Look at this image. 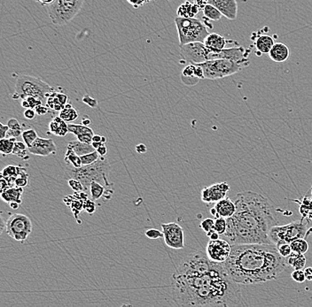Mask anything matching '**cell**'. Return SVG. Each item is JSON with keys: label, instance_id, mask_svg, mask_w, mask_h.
<instances>
[{"label": "cell", "instance_id": "cell-7", "mask_svg": "<svg viewBox=\"0 0 312 307\" xmlns=\"http://www.w3.org/2000/svg\"><path fill=\"white\" fill-rule=\"evenodd\" d=\"M84 3L83 0H54L46 10L54 25L63 26L77 16Z\"/></svg>", "mask_w": 312, "mask_h": 307}, {"label": "cell", "instance_id": "cell-38", "mask_svg": "<svg viewBox=\"0 0 312 307\" xmlns=\"http://www.w3.org/2000/svg\"><path fill=\"white\" fill-rule=\"evenodd\" d=\"M80 159L82 166L84 167V166H90V165H92V164L97 162L100 159V156L96 151V152L89 153V154H86V155L82 156V157H80Z\"/></svg>", "mask_w": 312, "mask_h": 307}, {"label": "cell", "instance_id": "cell-15", "mask_svg": "<svg viewBox=\"0 0 312 307\" xmlns=\"http://www.w3.org/2000/svg\"><path fill=\"white\" fill-rule=\"evenodd\" d=\"M29 152L36 156L48 157L54 155L57 152V146L53 139L51 138H42L38 137L30 148H28Z\"/></svg>", "mask_w": 312, "mask_h": 307}, {"label": "cell", "instance_id": "cell-58", "mask_svg": "<svg viewBox=\"0 0 312 307\" xmlns=\"http://www.w3.org/2000/svg\"><path fill=\"white\" fill-rule=\"evenodd\" d=\"M91 123H92V122H91V119H90V118H88L87 116H85V117L82 119V125L89 127V126L91 125Z\"/></svg>", "mask_w": 312, "mask_h": 307}, {"label": "cell", "instance_id": "cell-61", "mask_svg": "<svg viewBox=\"0 0 312 307\" xmlns=\"http://www.w3.org/2000/svg\"><path fill=\"white\" fill-rule=\"evenodd\" d=\"M21 105H22V107L24 108V109H31V106L29 105V103H28L27 100L26 99H24V100H22V102H21Z\"/></svg>", "mask_w": 312, "mask_h": 307}, {"label": "cell", "instance_id": "cell-6", "mask_svg": "<svg viewBox=\"0 0 312 307\" xmlns=\"http://www.w3.org/2000/svg\"><path fill=\"white\" fill-rule=\"evenodd\" d=\"M175 24L180 46L193 43H204L206 38L210 34L205 23L196 18L177 17Z\"/></svg>", "mask_w": 312, "mask_h": 307}, {"label": "cell", "instance_id": "cell-54", "mask_svg": "<svg viewBox=\"0 0 312 307\" xmlns=\"http://www.w3.org/2000/svg\"><path fill=\"white\" fill-rule=\"evenodd\" d=\"M128 3L131 5V6H133L134 8H141V7H143L144 5L147 4L148 1H134L133 2V1L129 0Z\"/></svg>", "mask_w": 312, "mask_h": 307}, {"label": "cell", "instance_id": "cell-52", "mask_svg": "<svg viewBox=\"0 0 312 307\" xmlns=\"http://www.w3.org/2000/svg\"><path fill=\"white\" fill-rule=\"evenodd\" d=\"M36 115H37V114H36L34 109H27V110H25V112H24V117L26 118L29 121H31V120L35 119Z\"/></svg>", "mask_w": 312, "mask_h": 307}, {"label": "cell", "instance_id": "cell-16", "mask_svg": "<svg viewBox=\"0 0 312 307\" xmlns=\"http://www.w3.org/2000/svg\"><path fill=\"white\" fill-rule=\"evenodd\" d=\"M235 212H236L235 202L232 201L231 198L227 197L216 203L213 208L210 209V213L216 219L223 218L227 220L233 216Z\"/></svg>", "mask_w": 312, "mask_h": 307}, {"label": "cell", "instance_id": "cell-2", "mask_svg": "<svg viewBox=\"0 0 312 307\" xmlns=\"http://www.w3.org/2000/svg\"><path fill=\"white\" fill-rule=\"evenodd\" d=\"M236 212L227 219L225 237L231 244H273L271 228L278 226L274 206L261 194L244 191L237 194Z\"/></svg>", "mask_w": 312, "mask_h": 307}, {"label": "cell", "instance_id": "cell-33", "mask_svg": "<svg viewBox=\"0 0 312 307\" xmlns=\"http://www.w3.org/2000/svg\"><path fill=\"white\" fill-rule=\"evenodd\" d=\"M16 142H17L16 138L0 139V152L2 153V155L7 156L13 154Z\"/></svg>", "mask_w": 312, "mask_h": 307}, {"label": "cell", "instance_id": "cell-63", "mask_svg": "<svg viewBox=\"0 0 312 307\" xmlns=\"http://www.w3.org/2000/svg\"><path fill=\"white\" fill-rule=\"evenodd\" d=\"M103 144H103V143H92V145L93 146V148L95 149L96 151H97L100 146H102Z\"/></svg>", "mask_w": 312, "mask_h": 307}, {"label": "cell", "instance_id": "cell-18", "mask_svg": "<svg viewBox=\"0 0 312 307\" xmlns=\"http://www.w3.org/2000/svg\"><path fill=\"white\" fill-rule=\"evenodd\" d=\"M202 79H204V74L199 65H187L182 71V82L188 86L198 84Z\"/></svg>", "mask_w": 312, "mask_h": 307}, {"label": "cell", "instance_id": "cell-39", "mask_svg": "<svg viewBox=\"0 0 312 307\" xmlns=\"http://www.w3.org/2000/svg\"><path fill=\"white\" fill-rule=\"evenodd\" d=\"M214 230L217 232L218 235H225L227 230V220L225 219H216L215 220V227Z\"/></svg>", "mask_w": 312, "mask_h": 307}, {"label": "cell", "instance_id": "cell-48", "mask_svg": "<svg viewBox=\"0 0 312 307\" xmlns=\"http://www.w3.org/2000/svg\"><path fill=\"white\" fill-rule=\"evenodd\" d=\"M28 103H29V105L31 106V109H34L37 107V106H40V105H43L42 101H40L39 99H36V98H33V97H29L26 99Z\"/></svg>", "mask_w": 312, "mask_h": 307}, {"label": "cell", "instance_id": "cell-17", "mask_svg": "<svg viewBox=\"0 0 312 307\" xmlns=\"http://www.w3.org/2000/svg\"><path fill=\"white\" fill-rule=\"evenodd\" d=\"M208 4L213 6L225 18L234 21L238 16V4L235 0H210Z\"/></svg>", "mask_w": 312, "mask_h": 307}, {"label": "cell", "instance_id": "cell-34", "mask_svg": "<svg viewBox=\"0 0 312 307\" xmlns=\"http://www.w3.org/2000/svg\"><path fill=\"white\" fill-rule=\"evenodd\" d=\"M64 161L67 165H70L71 167H75V168L83 167L82 162H81L80 157L76 155V153L70 149L67 148L64 156Z\"/></svg>", "mask_w": 312, "mask_h": 307}, {"label": "cell", "instance_id": "cell-45", "mask_svg": "<svg viewBox=\"0 0 312 307\" xmlns=\"http://www.w3.org/2000/svg\"><path fill=\"white\" fill-rule=\"evenodd\" d=\"M145 235H146V237H148V238L150 239H153V240L164 238V233L160 231V230H158V229H156V228H151V229L146 230V231H145Z\"/></svg>", "mask_w": 312, "mask_h": 307}, {"label": "cell", "instance_id": "cell-8", "mask_svg": "<svg viewBox=\"0 0 312 307\" xmlns=\"http://www.w3.org/2000/svg\"><path fill=\"white\" fill-rule=\"evenodd\" d=\"M250 64L248 62H236L230 60H214L199 64L204 74V79L217 80L232 76Z\"/></svg>", "mask_w": 312, "mask_h": 307}, {"label": "cell", "instance_id": "cell-43", "mask_svg": "<svg viewBox=\"0 0 312 307\" xmlns=\"http://www.w3.org/2000/svg\"><path fill=\"white\" fill-rule=\"evenodd\" d=\"M291 277L297 283H303L306 281V276L303 270H294L291 274Z\"/></svg>", "mask_w": 312, "mask_h": 307}, {"label": "cell", "instance_id": "cell-24", "mask_svg": "<svg viewBox=\"0 0 312 307\" xmlns=\"http://www.w3.org/2000/svg\"><path fill=\"white\" fill-rule=\"evenodd\" d=\"M275 44L273 38L267 34L259 35L255 40V49L259 55L270 53Z\"/></svg>", "mask_w": 312, "mask_h": 307}, {"label": "cell", "instance_id": "cell-11", "mask_svg": "<svg viewBox=\"0 0 312 307\" xmlns=\"http://www.w3.org/2000/svg\"><path fill=\"white\" fill-rule=\"evenodd\" d=\"M209 53L210 51L203 43H193L180 46V54L189 64H202L209 61Z\"/></svg>", "mask_w": 312, "mask_h": 307}, {"label": "cell", "instance_id": "cell-10", "mask_svg": "<svg viewBox=\"0 0 312 307\" xmlns=\"http://www.w3.org/2000/svg\"><path fill=\"white\" fill-rule=\"evenodd\" d=\"M6 223L7 234L18 242L24 243L32 232V222L25 214H11Z\"/></svg>", "mask_w": 312, "mask_h": 307}, {"label": "cell", "instance_id": "cell-31", "mask_svg": "<svg viewBox=\"0 0 312 307\" xmlns=\"http://www.w3.org/2000/svg\"><path fill=\"white\" fill-rule=\"evenodd\" d=\"M106 186L102 185L99 182H93L90 187V191H91V196H92V201L99 200L101 197L105 196L106 194Z\"/></svg>", "mask_w": 312, "mask_h": 307}, {"label": "cell", "instance_id": "cell-4", "mask_svg": "<svg viewBox=\"0 0 312 307\" xmlns=\"http://www.w3.org/2000/svg\"><path fill=\"white\" fill-rule=\"evenodd\" d=\"M67 172L71 178L76 179L83 184L84 192L90 190L91 184L93 182H104V185L108 189L111 187V183L107 179L110 172V165L106 157H100L97 162L90 166H84L79 168L68 167Z\"/></svg>", "mask_w": 312, "mask_h": 307}, {"label": "cell", "instance_id": "cell-1", "mask_svg": "<svg viewBox=\"0 0 312 307\" xmlns=\"http://www.w3.org/2000/svg\"><path fill=\"white\" fill-rule=\"evenodd\" d=\"M172 293L178 307H237L241 299L239 286L223 265L200 250L181 259L172 274Z\"/></svg>", "mask_w": 312, "mask_h": 307}, {"label": "cell", "instance_id": "cell-50", "mask_svg": "<svg viewBox=\"0 0 312 307\" xmlns=\"http://www.w3.org/2000/svg\"><path fill=\"white\" fill-rule=\"evenodd\" d=\"M95 203L92 201V200H89L86 199V202L84 203V209L87 211L89 213H93V212L95 211L96 206Z\"/></svg>", "mask_w": 312, "mask_h": 307}, {"label": "cell", "instance_id": "cell-56", "mask_svg": "<svg viewBox=\"0 0 312 307\" xmlns=\"http://www.w3.org/2000/svg\"><path fill=\"white\" fill-rule=\"evenodd\" d=\"M135 149H136V152H137V153H140V154L145 153L146 151H147V148H146V146H145L144 144H137V146L135 147Z\"/></svg>", "mask_w": 312, "mask_h": 307}, {"label": "cell", "instance_id": "cell-49", "mask_svg": "<svg viewBox=\"0 0 312 307\" xmlns=\"http://www.w3.org/2000/svg\"><path fill=\"white\" fill-rule=\"evenodd\" d=\"M35 112L39 116H42V115H46V114H48L49 108L45 105H40V106H37L35 108Z\"/></svg>", "mask_w": 312, "mask_h": 307}, {"label": "cell", "instance_id": "cell-32", "mask_svg": "<svg viewBox=\"0 0 312 307\" xmlns=\"http://www.w3.org/2000/svg\"><path fill=\"white\" fill-rule=\"evenodd\" d=\"M203 15H204V18L208 19L209 21H213V22H218L219 20L222 18V14L220 12L217 10V8L211 6V5H206L204 8H203Z\"/></svg>", "mask_w": 312, "mask_h": 307}, {"label": "cell", "instance_id": "cell-40", "mask_svg": "<svg viewBox=\"0 0 312 307\" xmlns=\"http://www.w3.org/2000/svg\"><path fill=\"white\" fill-rule=\"evenodd\" d=\"M200 227L205 231L207 235L209 236V235L211 234V233H213L215 230H214V227H215V220L213 219H210V218H207L205 220L202 221L201 225H200Z\"/></svg>", "mask_w": 312, "mask_h": 307}, {"label": "cell", "instance_id": "cell-37", "mask_svg": "<svg viewBox=\"0 0 312 307\" xmlns=\"http://www.w3.org/2000/svg\"><path fill=\"white\" fill-rule=\"evenodd\" d=\"M22 137H23V142L27 145L28 148L31 147V145L33 144V143L37 140V138L38 137V133L33 129L24 130Z\"/></svg>", "mask_w": 312, "mask_h": 307}, {"label": "cell", "instance_id": "cell-42", "mask_svg": "<svg viewBox=\"0 0 312 307\" xmlns=\"http://www.w3.org/2000/svg\"><path fill=\"white\" fill-rule=\"evenodd\" d=\"M276 247L278 249V253L281 255L283 258H286L293 253L290 243H280Z\"/></svg>", "mask_w": 312, "mask_h": 307}, {"label": "cell", "instance_id": "cell-51", "mask_svg": "<svg viewBox=\"0 0 312 307\" xmlns=\"http://www.w3.org/2000/svg\"><path fill=\"white\" fill-rule=\"evenodd\" d=\"M8 130H9V128H8V125H4L3 123H0V139L7 138Z\"/></svg>", "mask_w": 312, "mask_h": 307}, {"label": "cell", "instance_id": "cell-25", "mask_svg": "<svg viewBox=\"0 0 312 307\" xmlns=\"http://www.w3.org/2000/svg\"><path fill=\"white\" fill-rule=\"evenodd\" d=\"M26 168L22 167V166H15V165H8L5 167L1 173V177L6 179L8 181V183L13 187H16V179L19 177L20 175L23 173V171Z\"/></svg>", "mask_w": 312, "mask_h": 307}, {"label": "cell", "instance_id": "cell-19", "mask_svg": "<svg viewBox=\"0 0 312 307\" xmlns=\"http://www.w3.org/2000/svg\"><path fill=\"white\" fill-rule=\"evenodd\" d=\"M69 132L72 133L76 136L77 140L84 144H92V138L94 137V132L90 127L82 125V124H68Z\"/></svg>", "mask_w": 312, "mask_h": 307}, {"label": "cell", "instance_id": "cell-23", "mask_svg": "<svg viewBox=\"0 0 312 307\" xmlns=\"http://www.w3.org/2000/svg\"><path fill=\"white\" fill-rule=\"evenodd\" d=\"M69 98L65 93H60L57 91H54L52 95L46 100V106L54 111L61 112L65 108V106L68 103Z\"/></svg>", "mask_w": 312, "mask_h": 307}, {"label": "cell", "instance_id": "cell-3", "mask_svg": "<svg viewBox=\"0 0 312 307\" xmlns=\"http://www.w3.org/2000/svg\"><path fill=\"white\" fill-rule=\"evenodd\" d=\"M237 284H259L272 281L288 265L274 244H232L228 259L222 264Z\"/></svg>", "mask_w": 312, "mask_h": 307}, {"label": "cell", "instance_id": "cell-22", "mask_svg": "<svg viewBox=\"0 0 312 307\" xmlns=\"http://www.w3.org/2000/svg\"><path fill=\"white\" fill-rule=\"evenodd\" d=\"M289 55V48L284 43H276L269 53L270 60L277 63H282L287 61Z\"/></svg>", "mask_w": 312, "mask_h": 307}, {"label": "cell", "instance_id": "cell-41", "mask_svg": "<svg viewBox=\"0 0 312 307\" xmlns=\"http://www.w3.org/2000/svg\"><path fill=\"white\" fill-rule=\"evenodd\" d=\"M29 177L30 175L27 173L26 169L23 171V173L20 175L19 177L16 179V183L15 185L18 188H24V187H27L29 185Z\"/></svg>", "mask_w": 312, "mask_h": 307}, {"label": "cell", "instance_id": "cell-14", "mask_svg": "<svg viewBox=\"0 0 312 307\" xmlns=\"http://www.w3.org/2000/svg\"><path fill=\"white\" fill-rule=\"evenodd\" d=\"M230 190V186L227 182H218L209 187L203 188L202 190V201L206 204L217 203L226 197Z\"/></svg>", "mask_w": 312, "mask_h": 307}, {"label": "cell", "instance_id": "cell-21", "mask_svg": "<svg viewBox=\"0 0 312 307\" xmlns=\"http://www.w3.org/2000/svg\"><path fill=\"white\" fill-rule=\"evenodd\" d=\"M235 41L228 40L220 34L217 33H211L208 36L204 41V46L207 47V49L210 50L211 52H221L223 50L226 49V46L230 43H234Z\"/></svg>", "mask_w": 312, "mask_h": 307}, {"label": "cell", "instance_id": "cell-36", "mask_svg": "<svg viewBox=\"0 0 312 307\" xmlns=\"http://www.w3.org/2000/svg\"><path fill=\"white\" fill-rule=\"evenodd\" d=\"M293 252L304 255L308 250V243L304 238L297 239L290 243Z\"/></svg>", "mask_w": 312, "mask_h": 307}, {"label": "cell", "instance_id": "cell-20", "mask_svg": "<svg viewBox=\"0 0 312 307\" xmlns=\"http://www.w3.org/2000/svg\"><path fill=\"white\" fill-rule=\"evenodd\" d=\"M23 188L13 187L1 193V198L3 201L10 205L13 209H18L23 204Z\"/></svg>", "mask_w": 312, "mask_h": 307}, {"label": "cell", "instance_id": "cell-46", "mask_svg": "<svg viewBox=\"0 0 312 307\" xmlns=\"http://www.w3.org/2000/svg\"><path fill=\"white\" fill-rule=\"evenodd\" d=\"M83 102L85 104V105H87L88 106H90L91 108H96L98 105H99V103L97 101V99H93L92 97H90V96L84 95L83 97Z\"/></svg>", "mask_w": 312, "mask_h": 307}, {"label": "cell", "instance_id": "cell-59", "mask_svg": "<svg viewBox=\"0 0 312 307\" xmlns=\"http://www.w3.org/2000/svg\"><path fill=\"white\" fill-rule=\"evenodd\" d=\"M102 137L100 135H94L92 138V143H102Z\"/></svg>", "mask_w": 312, "mask_h": 307}, {"label": "cell", "instance_id": "cell-28", "mask_svg": "<svg viewBox=\"0 0 312 307\" xmlns=\"http://www.w3.org/2000/svg\"><path fill=\"white\" fill-rule=\"evenodd\" d=\"M67 148L72 150L73 152L79 157L96 152L95 149L93 148L92 144H84V143H81L80 141L78 140L69 142Z\"/></svg>", "mask_w": 312, "mask_h": 307}, {"label": "cell", "instance_id": "cell-9", "mask_svg": "<svg viewBox=\"0 0 312 307\" xmlns=\"http://www.w3.org/2000/svg\"><path fill=\"white\" fill-rule=\"evenodd\" d=\"M307 224L303 220H297L283 226H276L270 232V240L277 246L280 243H291L297 239L307 236Z\"/></svg>", "mask_w": 312, "mask_h": 307}, {"label": "cell", "instance_id": "cell-30", "mask_svg": "<svg viewBox=\"0 0 312 307\" xmlns=\"http://www.w3.org/2000/svg\"><path fill=\"white\" fill-rule=\"evenodd\" d=\"M79 116L78 112L73 107L72 105L69 103L65 106L64 109L60 112L59 117L61 118L62 121H64L67 123H71V122L76 121V119Z\"/></svg>", "mask_w": 312, "mask_h": 307}, {"label": "cell", "instance_id": "cell-26", "mask_svg": "<svg viewBox=\"0 0 312 307\" xmlns=\"http://www.w3.org/2000/svg\"><path fill=\"white\" fill-rule=\"evenodd\" d=\"M200 10L202 9L196 2L191 3L187 1L178 8L177 14H178V17H180V18H194Z\"/></svg>", "mask_w": 312, "mask_h": 307}, {"label": "cell", "instance_id": "cell-13", "mask_svg": "<svg viewBox=\"0 0 312 307\" xmlns=\"http://www.w3.org/2000/svg\"><path fill=\"white\" fill-rule=\"evenodd\" d=\"M232 244L228 241L223 239H218L211 241L207 244L206 255L210 258V260L218 264H224L231 254Z\"/></svg>", "mask_w": 312, "mask_h": 307}, {"label": "cell", "instance_id": "cell-29", "mask_svg": "<svg viewBox=\"0 0 312 307\" xmlns=\"http://www.w3.org/2000/svg\"><path fill=\"white\" fill-rule=\"evenodd\" d=\"M285 259H286V263H287L288 266L293 267L294 270L303 269L305 265H306V262H307L304 255L299 254V253H295V252H293L289 257H287Z\"/></svg>", "mask_w": 312, "mask_h": 307}, {"label": "cell", "instance_id": "cell-12", "mask_svg": "<svg viewBox=\"0 0 312 307\" xmlns=\"http://www.w3.org/2000/svg\"><path fill=\"white\" fill-rule=\"evenodd\" d=\"M162 228L164 242L168 247L175 250H181L185 248V232L180 225L175 222L162 224Z\"/></svg>", "mask_w": 312, "mask_h": 307}, {"label": "cell", "instance_id": "cell-47", "mask_svg": "<svg viewBox=\"0 0 312 307\" xmlns=\"http://www.w3.org/2000/svg\"><path fill=\"white\" fill-rule=\"evenodd\" d=\"M7 125L8 126V128L10 130H21V131H23L22 130V126L20 124L19 122L15 119V118H12V119H9L8 120V124Z\"/></svg>", "mask_w": 312, "mask_h": 307}, {"label": "cell", "instance_id": "cell-55", "mask_svg": "<svg viewBox=\"0 0 312 307\" xmlns=\"http://www.w3.org/2000/svg\"><path fill=\"white\" fill-rule=\"evenodd\" d=\"M107 147L105 145V144H103L102 146H100L98 150H97V152L99 153V156L100 157H106V155L107 154Z\"/></svg>", "mask_w": 312, "mask_h": 307}, {"label": "cell", "instance_id": "cell-35", "mask_svg": "<svg viewBox=\"0 0 312 307\" xmlns=\"http://www.w3.org/2000/svg\"><path fill=\"white\" fill-rule=\"evenodd\" d=\"M13 154L21 158L23 160H28L30 159V156H29V150H28V146L25 144L24 142L22 141H17L16 144H15V148H14V152Z\"/></svg>", "mask_w": 312, "mask_h": 307}, {"label": "cell", "instance_id": "cell-60", "mask_svg": "<svg viewBox=\"0 0 312 307\" xmlns=\"http://www.w3.org/2000/svg\"><path fill=\"white\" fill-rule=\"evenodd\" d=\"M209 237H210L211 241H215V240H218V239H219V235L217 234V232L214 231L213 233H211V234L209 235Z\"/></svg>", "mask_w": 312, "mask_h": 307}, {"label": "cell", "instance_id": "cell-27", "mask_svg": "<svg viewBox=\"0 0 312 307\" xmlns=\"http://www.w3.org/2000/svg\"><path fill=\"white\" fill-rule=\"evenodd\" d=\"M49 132L58 137H65L69 133L68 123L59 116L54 118L49 123Z\"/></svg>", "mask_w": 312, "mask_h": 307}, {"label": "cell", "instance_id": "cell-44", "mask_svg": "<svg viewBox=\"0 0 312 307\" xmlns=\"http://www.w3.org/2000/svg\"><path fill=\"white\" fill-rule=\"evenodd\" d=\"M69 186L76 192H84V188L83 184L79 181H77L76 179H69Z\"/></svg>", "mask_w": 312, "mask_h": 307}, {"label": "cell", "instance_id": "cell-57", "mask_svg": "<svg viewBox=\"0 0 312 307\" xmlns=\"http://www.w3.org/2000/svg\"><path fill=\"white\" fill-rule=\"evenodd\" d=\"M304 273L306 280L312 281V266H308L307 268H305Z\"/></svg>", "mask_w": 312, "mask_h": 307}, {"label": "cell", "instance_id": "cell-53", "mask_svg": "<svg viewBox=\"0 0 312 307\" xmlns=\"http://www.w3.org/2000/svg\"><path fill=\"white\" fill-rule=\"evenodd\" d=\"M0 186H1V193L4 192L6 190H8L12 188L11 185L8 183V181L6 179L1 177V181H0Z\"/></svg>", "mask_w": 312, "mask_h": 307}, {"label": "cell", "instance_id": "cell-5", "mask_svg": "<svg viewBox=\"0 0 312 307\" xmlns=\"http://www.w3.org/2000/svg\"><path fill=\"white\" fill-rule=\"evenodd\" d=\"M55 91L54 87L46 84L43 80L34 76L22 75L18 76L16 83V92L13 95V99H24L29 97H33L39 99L43 103L46 102L50 96Z\"/></svg>", "mask_w": 312, "mask_h": 307}, {"label": "cell", "instance_id": "cell-62", "mask_svg": "<svg viewBox=\"0 0 312 307\" xmlns=\"http://www.w3.org/2000/svg\"><path fill=\"white\" fill-rule=\"evenodd\" d=\"M54 0H49V1H38L39 4L42 5V6H45V7H48L50 5L52 4L53 2H54Z\"/></svg>", "mask_w": 312, "mask_h": 307}]
</instances>
